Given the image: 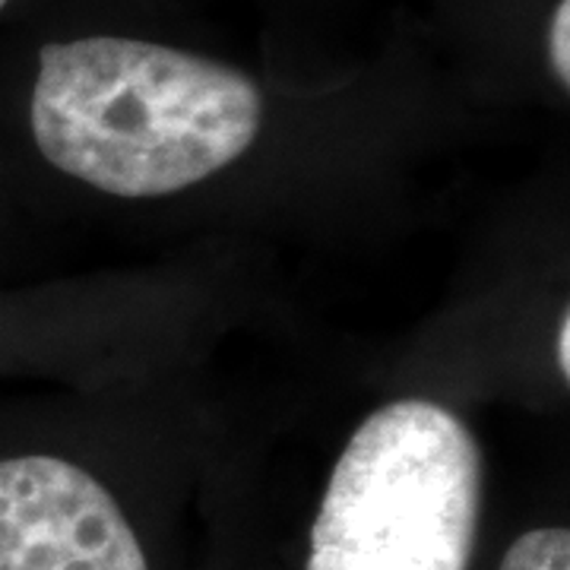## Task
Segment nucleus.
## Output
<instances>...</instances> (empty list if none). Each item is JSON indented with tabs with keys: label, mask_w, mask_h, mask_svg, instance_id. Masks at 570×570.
<instances>
[{
	"label": "nucleus",
	"mask_w": 570,
	"mask_h": 570,
	"mask_svg": "<svg viewBox=\"0 0 570 570\" xmlns=\"http://www.w3.org/2000/svg\"><path fill=\"white\" fill-rule=\"evenodd\" d=\"M32 137L63 175L111 197H165L245 156L261 89L242 70L134 39L45 45Z\"/></svg>",
	"instance_id": "obj_1"
},
{
	"label": "nucleus",
	"mask_w": 570,
	"mask_h": 570,
	"mask_svg": "<svg viewBox=\"0 0 570 570\" xmlns=\"http://www.w3.org/2000/svg\"><path fill=\"white\" fill-rule=\"evenodd\" d=\"M482 450L428 400L377 409L352 434L311 530L307 570H469Z\"/></svg>",
	"instance_id": "obj_2"
},
{
	"label": "nucleus",
	"mask_w": 570,
	"mask_h": 570,
	"mask_svg": "<svg viewBox=\"0 0 570 570\" xmlns=\"http://www.w3.org/2000/svg\"><path fill=\"white\" fill-rule=\"evenodd\" d=\"M0 570H149L118 501L58 456L0 460Z\"/></svg>",
	"instance_id": "obj_3"
},
{
	"label": "nucleus",
	"mask_w": 570,
	"mask_h": 570,
	"mask_svg": "<svg viewBox=\"0 0 570 570\" xmlns=\"http://www.w3.org/2000/svg\"><path fill=\"white\" fill-rule=\"evenodd\" d=\"M501 570H570L568 530L523 532L504 554Z\"/></svg>",
	"instance_id": "obj_4"
},
{
	"label": "nucleus",
	"mask_w": 570,
	"mask_h": 570,
	"mask_svg": "<svg viewBox=\"0 0 570 570\" xmlns=\"http://www.w3.org/2000/svg\"><path fill=\"white\" fill-rule=\"evenodd\" d=\"M568 32H570V0H561L554 17H551L549 32V58L554 77L561 80V86L570 82V51H568Z\"/></svg>",
	"instance_id": "obj_5"
},
{
	"label": "nucleus",
	"mask_w": 570,
	"mask_h": 570,
	"mask_svg": "<svg viewBox=\"0 0 570 570\" xmlns=\"http://www.w3.org/2000/svg\"><path fill=\"white\" fill-rule=\"evenodd\" d=\"M558 365H561V374L568 377L570 374V317L568 314L561 317V330H558Z\"/></svg>",
	"instance_id": "obj_6"
},
{
	"label": "nucleus",
	"mask_w": 570,
	"mask_h": 570,
	"mask_svg": "<svg viewBox=\"0 0 570 570\" xmlns=\"http://www.w3.org/2000/svg\"><path fill=\"white\" fill-rule=\"evenodd\" d=\"M3 7H7V0H0V10H3Z\"/></svg>",
	"instance_id": "obj_7"
}]
</instances>
